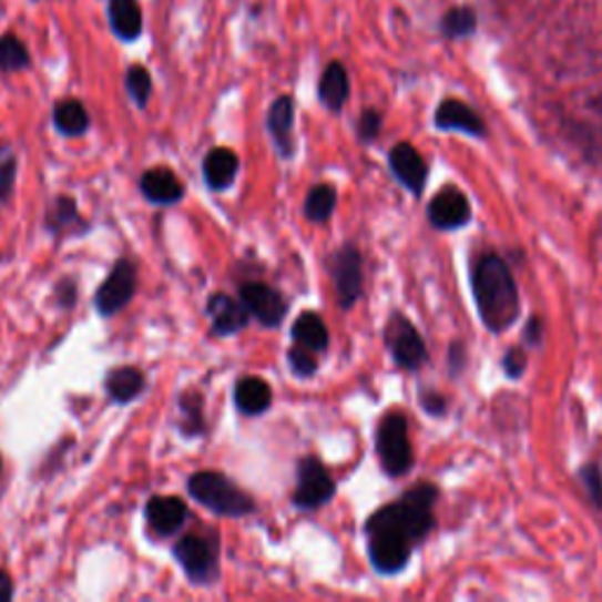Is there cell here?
<instances>
[{
    "mask_svg": "<svg viewBox=\"0 0 602 602\" xmlns=\"http://www.w3.org/2000/svg\"><path fill=\"white\" fill-rule=\"evenodd\" d=\"M438 490L429 482H419L398 501L379 509L367 520V551L377 572L396 574L410 562L412 549L431 534L436 518L433 503Z\"/></svg>",
    "mask_w": 602,
    "mask_h": 602,
    "instance_id": "obj_1",
    "label": "cell"
},
{
    "mask_svg": "<svg viewBox=\"0 0 602 602\" xmlns=\"http://www.w3.org/2000/svg\"><path fill=\"white\" fill-rule=\"evenodd\" d=\"M473 297L482 323L492 333H503L520 314L518 287L509 264L499 255H484L473 266Z\"/></svg>",
    "mask_w": 602,
    "mask_h": 602,
    "instance_id": "obj_2",
    "label": "cell"
},
{
    "mask_svg": "<svg viewBox=\"0 0 602 602\" xmlns=\"http://www.w3.org/2000/svg\"><path fill=\"white\" fill-rule=\"evenodd\" d=\"M188 492L212 513L241 518L255 511V499L217 471H198L188 478Z\"/></svg>",
    "mask_w": 602,
    "mask_h": 602,
    "instance_id": "obj_3",
    "label": "cell"
},
{
    "mask_svg": "<svg viewBox=\"0 0 602 602\" xmlns=\"http://www.w3.org/2000/svg\"><path fill=\"white\" fill-rule=\"evenodd\" d=\"M377 455L381 469L391 476H405L412 469V442L407 433V419L402 412H388L377 429Z\"/></svg>",
    "mask_w": 602,
    "mask_h": 602,
    "instance_id": "obj_4",
    "label": "cell"
},
{
    "mask_svg": "<svg viewBox=\"0 0 602 602\" xmlns=\"http://www.w3.org/2000/svg\"><path fill=\"white\" fill-rule=\"evenodd\" d=\"M335 497V480L327 473L320 459L304 457L297 463V490H295V507L304 511H316Z\"/></svg>",
    "mask_w": 602,
    "mask_h": 602,
    "instance_id": "obj_5",
    "label": "cell"
},
{
    "mask_svg": "<svg viewBox=\"0 0 602 602\" xmlns=\"http://www.w3.org/2000/svg\"><path fill=\"white\" fill-rule=\"evenodd\" d=\"M386 346L391 351L394 360L405 367V370H419V367L429 358L426 344L421 335L415 329V325L405 316L396 314L386 325Z\"/></svg>",
    "mask_w": 602,
    "mask_h": 602,
    "instance_id": "obj_6",
    "label": "cell"
},
{
    "mask_svg": "<svg viewBox=\"0 0 602 602\" xmlns=\"http://www.w3.org/2000/svg\"><path fill=\"white\" fill-rule=\"evenodd\" d=\"M134 289H137V268H134V264L127 259L115 262L106 280L100 285V289H96L94 297L96 310H100L104 318L115 316L121 308L130 304V299L134 297Z\"/></svg>",
    "mask_w": 602,
    "mask_h": 602,
    "instance_id": "obj_7",
    "label": "cell"
},
{
    "mask_svg": "<svg viewBox=\"0 0 602 602\" xmlns=\"http://www.w3.org/2000/svg\"><path fill=\"white\" fill-rule=\"evenodd\" d=\"M174 558L196 584H210L217 577V555L210 543L198 534H186L174 543Z\"/></svg>",
    "mask_w": 602,
    "mask_h": 602,
    "instance_id": "obj_8",
    "label": "cell"
},
{
    "mask_svg": "<svg viewBox=\"0 0 602 602\" xmlns=\"http://www.w3.org/2000/svg\"><path fill=\"white\" fill-rule=\"evenodd\" d=\"M329 271H333V278H335V285H337L339 304L344 308H351L358 302V297L363 295V259H360V252L354 245L341 247L337 255L333 257Z\"/></svg>",
    "mask_w": 602,
    "mask_h": 602,
    "instance_id": "obj_9",
    "label": "cell"
},
{
    "mask_svg": "<svg viewBox=\"0 0 602 602\" xmlns=\"http://www.w3.org/2000/svg\"><path fill=\"white\" fill-rule=\"evenodd\" d=\"M241 302L264 327H278L287 314V302L276 287L264 283H247L241 287Z\"/></svg>",
    "mask_w": 602,
    "mask_h": 602,
    "instance_id": "obj_10",
    "label": "cell"
},
{
    "mask_svg": "<svg viewBox=\"0 0 602 602\" xmlns=\"http://www.w3.org/2000/svg\"><path fill=\"white\" fill-rule=\"evenodd\" d=\"M388 165L396 174V180L410 191L415 196H421L426 186V177H429V167H426L421 153L412 144H396L388 153Z\"/></svg>",
    "mask_w": 602,
    "mask_h": 602,
    "instance_id": "obj_11",
    "label": "cell"
},
{
    "mask_svg": "<svg viewBox=\"0 0 602 602\" xmlns=\"http://www.w3.org/2000/svg\"><path fill=\"white\" fill-rule=\"evenodd\" d=\"M471 220L469 198L457 186H445L429 205V222L436 228H459Z\"/></svg>",
    "mask_w": 602,
    "mask_h": 602,
    "instance_id": "obj_12",
    "label": "cell"
},
{
    "mask_svg": "<svg viewBox=\"0 0 602 602\" xmlns=\"http://www.w3.org/2000/svg\"><path fill=\"white\" fill-rule=\"evenodd\" d=\"M207 314L212 318V329L220 337L236 335L249 323V310L243 302H236L228 295H212L207 302Z\"/></svg>",
    "mask_w": 602,
    "mask_h": 602,
    "instance_id": "obj_13",
    "label": "cell"
},
{
    "mask_svg": "<svg viewBox=\"0 0 602 602\" xmlns=\"http://www.w3.org/2000/svg\"><path fill=\"white\" fill-rule=\"evenodd\" d=\"M188 518L186 503L177 497H153L146 503V520L149 526L161 537H170L180 532Z\"/></svg>",
    "mask_w": 602,
    "mask_h": 602,
    "instance_id": "obj_14",
    "label": "cell"
},
{
    "mask_svg": "<svg viewBox=\"0 0 602 602\" xmlns=\"http://www.w3.org/2000/svg\"><path fill=\"white\" fill-rule=\"evenodd\" d=\"M268 134L274 144L278 146L283 159H289L295 153L293 142V125H295V102L289 96H278V100L268 109Z\"/></svg>",
    "mask_w": 602,
    "mask_h": 602,
    "instance_id": "obj_15",
    "label": "cell"
},
{
    "mask_svg": "<svg viewBox=\"0 0 602 602\" xmlns=\"http://www.w3.org/2000/svg\"><path fill=\"white\" fill-rule=\"evenodd\" d=\"M140 186H142V193L146 196V201H151L155 205H172V203L182 201V196H184L182 182L174 177L167 167L149 170L142 177Z\"/></svg>",
    "mask_w": 602,
    "mask_h": 602,
    "instance_id": "obj_16",
    "label": "cell"
},
{
    "mask_svg": "<svg viewBox=\"0 0 602 602\" xmlns=\"http://www.w3.org/2000/svg\"><path fill=\"white\" fill-rule=\"evenodd\" d=\"M436 125L440 130H459L466 134H473V137H482L484 134V123L480 115L471 106H466L463 102L457 100H448L438 106Z\"/></svg>",
    "mask_w": 602,
    "mask_h": 602,
    "instance_id": "obj_17",
    "label": "cell"
},
{
    "mask_svg": "<svg viewBox=\"0 0 602 602\" xmlns=\"http://www.w3.org/2000/svg\"><path fill=\"white\" fill-rule=\"evenodd\" d=\"M238 165V155L231 149H212L203 163V177L210 188L224 191L236 180Z\"/></svg>",
    "mask_w": 602,
    "mask_h": 602,
    "instance_id": "obj_18",
    "label": "cell"
},
{
    "mask_svg": "<svg viewBox=\"0 0 602 602\" xmlns=\"http://www.w3.org/2000/svg\"><path fill=\"white\" fill-rule=\"evenodd\" d=\"M233 400H236L238 410L245 415H262L271 407L274 394H271V386L259 377H243L236 384V391H233Z\"/></svg>",
    "mask_w": 602,
    "mask_h": 602,
    "instance_id": "obj_19",
    "label": "cell"
},
{
    "mask_svg": "<svg viewBox=\"0 0 602 602\" xmlns=\"http://www.w3.org/2000/svg\"><path fill=\"white\" fill-rule=\"evenodd\" d=\"M109 19L115 35L123 38V41H134L142 33V10L137 0H111L109 3Z\"/></svg>",
    "mask_w": 602,
    "mask_h": 602,
    "instance_id": "obj_20",
    "label": "cell"
},
{
    "mask_svg": "<svg viewBox=\"0 0 602 602\" xmlns=\"http://www.w3.org/2000/svg\"><path fill=\"white\" fill-rule=\"evenodd\" d=\"M348 92H351V85H348L346 69L339 62H333L320 78V88H318L320 102L329 111H341V106L348 100Z\"/></svg>",
    "mask_w": 602,
    "mask_h": 602,
    "instance_id": "obj_21",
    "label": "cell"
},
{
    "mask_svg": "<svg viewBox=\"0 0 602 602\" xmlns=\"http://www.w3.org/2000/svg\"><path fill=\"white\" fill-rule=\"evenodd\" d=\"M144 386L146 379L137 367H119L106 377V391L115 402H132L144 391Z\"/></svg>",
    "mask_w": 602,
    "mask_h": 602,
    "instance_id": "obj_22",
    "label": "cell"
},
{
    "mask_svg": "<svg viewBox=\"0 0 602 602\" xmlns=\"http://www.w3.org/2000/svg\"><path fill=\"white\" fill-rule=\"evenodd\" d=\"M293 337L297 339V344L310 348V351H316V354H323L329 346V333L323 318L318 314H310V310H306V314H302L295 320Z\"/></svg>",
    "mask_w": 602,
    "mask_h": 602,
    "instance_id": "obj_23",
    "label": "cell"
},
{
    "mask_svg": "<svg viewBox=\"0 0 602 602\" xmlns=\"http://www.w3.org/2000/svg\"><path fill=\"white\" fill-rule=\"evenodd\" d=\"M337 207V188L333 184H318L306 193L304 212L314 224H325Z\"/></svg>",
    "mask_w": 602,
    "mask_h": 602,
    "instance_id": "obj_24",
    "label": "cell"
},
{
    "mask_svg": "<svg viewBox=\"0 0 602 602\" xmlns=\"http://www.w3.org/2000/svg\"><path fill=\"white\" fill-rule=\"evenodd\" d=\"M54 125L62 134L78 137L90 127V115L78 100H64L54 106Z\"/></svg>",
    "mask_w": 602,
    "mask_h": 602,
    "instance_id": "obj_25",
    "label": "cell"
},
{
    "mask_svg": "<svg viewBox=\"0 0 602 602\" xmlns=\"http://www.w3.org/2000/svg\"><path fill=\"white\" fill-rule=\"evenodd\" d=\"M31 64V57L17 35L0 38V71H22Z\"/></svg>",
    "mask_w": 602,
    "mask_h": 602,
    "instance_id": "obj_26",
    "label": "cell"
},
{
    "mask_svg": "<svg viewBox=\"0 0 602 602\" xmlns=\"http://www.w3.org/2000/svg\"><path fill=\"white\" fill-rule=\"evenodd\" d=\"M45 222H48V228L54 233L67 231L71 222H78V210H75L73 198H69V196L57 198L48 210Z\"/></svg>",
    "mask_w": 602,
    "mask_h": 602,
    "instance_id": "obj_27",
    "label": "cell"
},
{
    "mask_svg": "<svg viewBox=\"0 0 602 602\" xmlns=\"http://www.w3.org/2000/svg\"><path fill=\"white\" fill-rule=\"evenodd\" d=\"M473 29H476V14L471 8H455L442 17V31L452 38L469 35L473 33Z\"/></svg>",
    "mask_w": 602,
    "mask_h": 602,
    "instance_id": "obj_28",
    "label": "cell"
},
{
    "mask_svg": "<svg viewBox=\"0 0 602 602\" xmlns=\"http://www.w3.org/2000/svg\"><path fill=\"white\" fill-rule=\"evenodd\" d=\"M127 92L137 106H146L149 94H151V75L144 67H130L125 75Z\"/></svg>",
    "mask_w": 602,
    "mask_h": 602,
    "instance_id": "obj_29",
    "label": "cell"
},
{
    "mask_svg": "<svg viewBox=\"0 0 602 602\" xmlns=\"http://www.w3.org/2000/svg\"><path fill=\"white\" fill-rule=\"evenodd\" d=\"M289 367L299 375V377H310L316 375L318 370V358H316V351H310V348L297 344L295 348H289Z\"/></svg>",
    "mask_w": 602,
    "mask_h": 602,
    "instance_id": "obj_30",
    "label": "cell"
},
{
    "mask_svg": "<svg viewBox=\"0 0 602 602\" xmlns=\"http://www.w3.org/2000/svg\"><path fill=\"white\" fill-rule=\"evenodd\" d=\"M14 186V155L6 151L3 159H0V201H8Z\"/></svg>",
    "mask_w": 602,
    "mask_h": 602,
    "instance_id": "obj_31",
    "label": "cell"
},
{
    "mask_svg": "<svg viewBox=\"0 0 602 602\" xmlns=\"http://www.w3.org/2000/svg\"><path fill=\"white\" fill-rule=\"evenodd\" d=\"M379 130H381V115L377 111H365L360 115V123H358L360 140H365V142L375 140L379 134Z\"/></svg>",
    "mask_w": 602,
    "mask_h": 602,
    "instance_id": "obj_32",
    "label": "cell"
},
{
    "mask_svg": "<svg viewBox=\"0 0 602 602\" xmlns=\"http://www.w3.org/2000/svg\"><path fill=\"white\" fill-rule=\"evenodd\" d=\"M581 478H584V484L593 497L595 507H602V473L598 471V466H586V469L581 471Z\"/></svg>",
    "mask_w": 602,
    "mask_h": 602,
    "instance_id": "obj_33",
    "label": "cell"
},
{
    "mask_svg": "<svg viewBox=\"0 0 602 602\" xmlns=\"http://www.w3.org/2000/svg\"><path fill=\"white\" fill-rule=\"evenodd\" d=\"M526 367H528V358L522 348H511L507 358H503V370L509 373V377H520L522 373H526Z\"/></svg>",
    "mask_w": 602,
    "mask_h": 602,
    "instance_id": "obj_34",
    "label": "cell"
},
{
    "mask_svg": "<svg viewBox=\"0 0 602 602\" xmlns=\"http://www.w3.org/2000/svg\"><path fill=\"white\" fill-rule=\"evenodd\" d=\"M421 405H424L426 410H429L431 415H442V412H445V407H448L440 396H431V394H429V396H424Z\"/></svg>",
    "mask_w": 602,
    "mask_h": 602,
    "instance_id": "obj_35",
    "label": "cell"
},
{
    "mask_svg": "<svg viewBox=\"0 0 602 602\" xmlns=\"http://www.w3.org/2000/svg\"><path fill=\"white\" fill-rule=\"evenodd\" d=\"M14 595V584L8 572H0V602H8Z\"/></svg>",
    "mask_w": 602,
    "mask_h": 602,
    "instance_id": "obj_36",
    "label": "cell"
},
{
    "mask_svg": "<svg viewBox=\"0 0 602 602\" xmlns=\"http://www.w3.org/2000/svg\"><path fill=\"white\" fill-rule=\"evenodd\" d=\"M526 337H528L532 344H539V339H541V323H539V318H532V320H530V327L526 329Z\"/></svg>",
    "mask_w": 602,
    "mask_h": 602,
    "instance_id": "obj_37",
    "label": "cell"
},
{
    "mask_svg": "<svg viewBox=\"0 0 602 602\" xmlns=\"http://www.w3.org/2000/svg\"><path fill=\"white\" fill-rule=\"evenodd\" d=\"M0 471H3V461H0Z\"/></svg>",
    "mask_w": 602,
    "mask_h": 602,
    "instance_id": "obj_38",
    "label": "cell"
}]
</instances>
